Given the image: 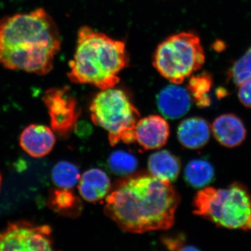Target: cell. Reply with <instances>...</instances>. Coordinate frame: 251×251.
<instances>
[{
  "label": "cell",
  "mask_w": 251,
  "mask_h": 251,
  "mask_svg": "<svg viewBox=\"0 0 251 251\" xmlns=\"http://www.w3.org/2000/svg\"><path fill=\"white\" fill-rule=\"evenodd\" d=\"M238 97L243 105L251 108V77L239 85Z\"/></svg>",
  "instance_id": "obj_23"
},
{
  "label": "cell",
  "mask_w": 251,
  "mask_h": 251,
  "mask_svg": "<svg viewBox=\"0 0 251 251\" xmlns=\"http://www.w3.org/2000/svg\"><path fill=\"white\" fill-rule=\"evenodd\" d=\"M44 101L50 118L51 128L59 135H66L76 126L80 110L76 99L67 87L46 91Z\"/></svg>",
  "instance_id": "obj_8"
},
{
  "label": "cell",
  "mask_w": 251,
  "mask_h": 251,
  "mask_svg": "<svg viewBox=\"0 0 251 251\" xmlns=\"http://www.w3.org/2000/svg\"><path fill=\"white\" fill-rule=\"evenodd\" d=\"M157 105L163 116L176 120L184 116L189 110L191 95L187 90L174 84L160 92L157 97Z\"/></svg>",
  "instance_id": "obj_11"
},
{
  "label": "cell",
  "mask_w": 251,
  "mask_h": 251,
  "mask_svg": "<svg viewBox=\"0 0 251 251\" xmlns=\"http://www.w3.org/2000/svg\"><path fill=\"white\" fill-rule=\"evenodd\" d=\"M161 242L167 249L171 251L199 250L197 248L186 244V238L184 234L165 236L162 237Z\"/></svg>",
  "instance_id": "obj_22"
},
{
  "label": "cell",
  "mask_w": 251,
  "mask_h": 251,
  "mask_svg": "<svg viewBox=\"0 0 251 251\" xmlns=\"http://www.w3.org/2000/svg\"><path fill=\"white\" fill-rule=\"evenodd\" d=\"M169 135V125L158 115L140 119L135 126V141L145 150H156L164 146Z\"/></svg>",
  "instance_id": "obj_9"
},
{
  "label": "cell",
  "mask_w": 251,
  "mask_h": 251,
  "mask_svg": "<svg viewBox=\"0 0 251 251\" xmlns=\"http://www.w3.org/2000/svg\"><path fill=\"white\" fill-rule=\"evenodd\" d=\"M210 134V126L201 117L186 119L180 124L177 129L180 143L190 150L204 147L209 141Z\"/></svg>",
  "instance_id": "obj_13"
},
{
  "label": "cell",
  "mask_w": 251,
  "mask_h": 251,
  "mask_svg": "<svg viewBox=\"0 0 251 251\" xmlns=\"http://www.w3.org/2000/svg\"><path fill=\"white\" fill-rule=\"evenodd\" d=\"M251 77V47L245 54L234 63L228 72V80L239 86Z\"/></svg>",
  "instance_id": "obj_21"
},
{
  "label": "cell",
  "mask_w": 251,
  "mask_h": 251,
  "mask_svg": "<svg viewBox=\"0 0 251 251\" xmlns=\"http://www.w3.org/2000/svg\"><path fill=\"white\" fill-rule=\"evenodd\" d=\"M214 175V167L204 159L192 160L185 168V180L193 188H204L212 182Z\"/></svg>",
  "instance_id": "obj_17"
},
{
  "label": "cell",
  "mask_w": 251,
  "mask_h": 251,
  "mask_svg": "<svg viewBox=\"0 0 251 251\" xmlns=\"http://www.w3.org/2000/svg\"><path fill=\"white\" fill-rule=\"evenodd\" d=\"M60 47L58 29L44 9L0 21V64L6 69L46 75Z\"/></svg>",
  "instance_id": "obj_2"
},
{
  "label": "cell",
  "mask_w": 251,
  "mask_h": 251,
  "mask_svg": "<svg viewBox=\"0 0 251 251\" xmlns=\"http://www.w3.org/2000/svg\"><path fill=\"white\" fill-rule=\"evenodd\" d=\"M1 181H2V178H1V175L0 174V188H1Z\"/></svg>",
  "instance_id": "obj_24"
},
{
  "label": "cell",
  "mask_w": 251,
  "mask_h": 251,
  "mask_svg": "<svg viewBox=\"0 0 251 251\" xmlns=\"http://www.w3.org/2000/svg\"><path fill=\"white\" fill-rule=\"evenodd\" d=\"M80 178L78 168L70 162H59L52 171V181L58 188L71 189L77 184Z\"/></svg>",
  "instance_id": "obj_18"
},
{
  "label": "cell",
  "mask_w": 251,
  "mask_h": 251,
  "mask_svg": "<svg viewBox=\"0 0 251 251\" xmlns=\"http://www.w3.org/2000/svg\"><path fill=\"white\" fill-rule=\"evenodd\" d=\"M108 165L110 171L119 176H126L134 173L138 162L134 155L124 150H117L110 155Z\"/></svg>",
  "instance_id": "obj_19"
},
{
  "label": "cell",
  "mask_w": 251,
  "mask_h": 251,
  "mask_svg": "<svg viewBox=\"0 0 251 251\" xmlns=\"http://www.w3.org/2000/svg\"><path fill=\"white\" fill-rule=\"evenodd\" d=\"M52 229L26 221L11 223L0 232V251H52Z\"/></svg>",
  "instance_id": "obj_7"
},
{
  "label": "cell",
  "mask_w": 251,
  "mask_h": 251,
  "mask_svg": "<svg viewBox=\"0 0 251 251\" xmlns=\"http://www.w3.org/2000/svg\"><path fill=\"white\" fill-rule=\"evenodd\" d=\"M150 175L162 181L172 183L176 181L181 170V162L166 150L152 153L148 160Z\"/></svg>",
  "instance_id": "obj_15"
},
{
  "label": "cell",
  "mask_w": 251,
  "mask_h": 251,
  "mask_svg": "<svg viewBox=\"0 0 251 251\" xmlns=\"http://www.w3.org/2000/svg\"><path fill=\"white\" fill-rule=\"evenodd\" d=\"M48 204L52 210L67 217H76L82 209L80 200L67 188L52 190L50 192Z\"/></svg>",
  "instance_id": "obj_16"
},
{
  "label": "cell",
  "mask_w": 251,
  "mask_h": 251,
  "mask_svg": "<svg viewBox=\"0 0 251 251\" xmlns=\"http://www.w3.org/2000/svg\"><path fill=\"white\" fill-rule=\"evenodd\" d=\"M193 213L219 227L251 231V194L239 182L225 188H204L195 196Z\"/></svg>",
  "instance_id": "obj_4"
},
{
  "label": "cell",
  "mask_w": 251,
  "mask_h": 251,
  "mask_svg": "<svg viewBox=\"0 0 251 251\" xmlns=\"http://www.w3.org/2000/svg\"><path fill=\"white\" fill-rule=\"evenodd\" d=\"M212 132L223 146L232 148L245 140L247 129L240 118L233 114L221 115L213 122Z\"/></svg>",
  "instance_id": "obj_12"
},
{
  "label": "cell",
  "mask_w": 251,
  "mask_h": 251,
  "mask_svg": "<svg viewBox=\"0 0 251 251\" xmlns=\"http://www.w3.org/2000/svg\"><path fill=\"white\" fill-rule=\"evenodd\" d=\"M211 85L212 79L208 74H202L199 76L193 77L190 81L188 90L192 94L198 106L203 108L210 105L209 92Z\"/></svg>",
  "instance_id": "obj_20"
},
{
  "label": "cell",
  "mask_w": 251,
  "mask_h": 251,
  "mask_svg": "<svg viewBox=\"0 0 251 251\" xmlns=\"http://www.w3.org/2000/svg\"><path fill=\"white\" fill-rule=\"evenodd\" d=\"M90 113L94 123L108 132L111 146L135 141L140 112L125 91L115 87L100 90L91 103Z\"/></svg>",
  "instance_id": "obj_5"
},
{
  "label": "cell",
  "mask_w": 251,
  "mask_h": 251,
  "mask_svg": "<svg viewBox=\"0 0 251 251\" xmlns=\"http://www.w3.org/2000/svg\"><path fill=\"white\" fill-rule=\"evenodd\" d=\"M201 39L192 32L178 33L158 45L153 58L157 72L173 84L182 83L204 64Z\"/></svg>",
  "instance_id": "obj_6"
},
{
  "label": "cell",
  "mask_w": 251,
  "mask_h": 251,
  "mask_svg": "<svg viewBox=\"0 0 251 251\" xmlns=\"http://www.w3.org/2000/svg\"><path fill=\"white\" fill-rule=\"evenodd\" d=\"M105 201V214L120 229L142 234L171 228L180 198L171 183L139 175L119 181Z\"/></svg>",
  "instance_id": "obj_1"
},
{
  "label": "cell",
  "mask_w": 251,
  "mask_h": 251,
  "mask_svg": "<svg viewBox=\"0 0 251 251\" xmlns=\"http://www.w3.org/2000/svg\"><path fill=\"white\" fill-rule=\"evenodd\" d=\"M128 64V55L123 41L84 26L77 33L68 76L74 83L88 84L105 90L117 85L120 74Z\"/></svg>",
  "instance_id": "obj_3"
},
{
  "label": "cell",
  "mask_w": 251,
  "mask_h": 251,
  "mask_svg": "<svg viewBox=\"0 0 251 251\" xmlns=\"http://www.w3.org/2000/svg\"><path fill=\"white\" fill-rule=\"evenodd\" d=\"M55 142L52 130L44 125L28 126L20 137L21 148L34 158H41L50 153Z\"/></svg>",
  "instance_id": "obj_10"
},
{
  "label": "cell",
  "mask_w": 251,
  "mask_h": 251,
  "mask_svg": "<svg viewBox=\"0 0 251 251\" xmlns=\"http://www.w3.org/2000/svg\"><path fill=\"white\" fill-rule=\"evenodd\" d=\"M110 186L111 184L108 175L98 168H92L86 171L79 180V192L87 202L101 201L108 194Z\"/></svg>",
  "instance_id": "obj_14"
}]
</instances>
